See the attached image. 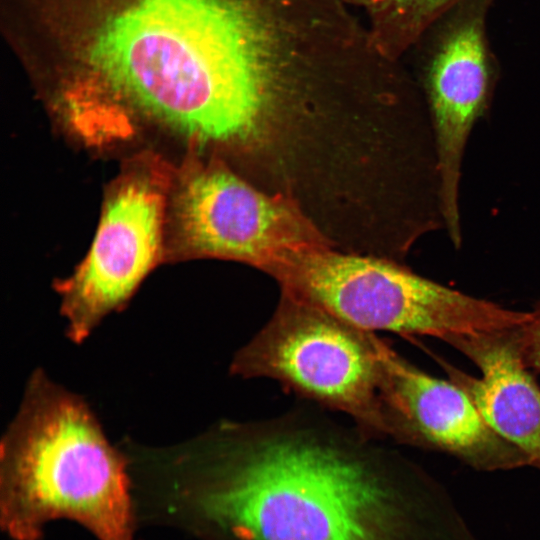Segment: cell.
Returning <instances> with one entry per match:
<instances>
[{
	"instance_id": "6da1fadb",
	"label": "cell",
	"mask_w": 540,
	"mask_h": 540,
	"mask_svg": "<svg viewBox=\"0 0 540 540\" xmlns=\"http://www.w3.org/2000/svg\"><path fill=\"white\" fill-rule=\"evenodd\" d=\"M359 427L293 409L159 451L146 523L197 540H424L417 475Z\"/></svg>"
},
{
	"instance_id": "7a4b0ae2",
	"label": "cell",
	"mask_w": 540,
	"mask_h": 540,
	"mask_svg": "<svg viewBox=\"0 0 540 540\" xmlns=\"http://www.w3.org/2000/svg\"><path fill=\"white\" fill-rule=\"evenodd\" d=\"M111 88L199 146L233 154L293 61L272 0H137L98 36Z\"/></svg>"
},
{
	"instance_id": "3957f363",
	"label": "cell",
	"mask_w": 540,
	"mask_h": 540,
	"mask_svg": "<svg viewBox=\"0 0 540 540\" xmlns=\"http://www.w3.org/2000/svg\"><path fill=\"white\" fill-rule=\"evenodd\" d=\"M59 520L97 540H135L139 524L127 455L79 396L37 370L1 442L0 526L42 540Z\"/></svg>"
},
{
	"instance_id": "277c9868",
	"label": "cell",
	"mask_w": 540,
	"mask_h": 540,
	"mask_svg": "<svg viewBox=\"0 0 540 540\" xmlns=\"http://www.w3.org/2000/svg\"><path fill=\"white\" fill-rule=\"evenodd\" d=\"M383 341L322 307L281 290L271 318L234 355L230 372L266 378L362 431L392 440L384 394Z\"/></svg>"
},
{
	"instance_id": "5b68a950",
	"label": "cell",
	"mask_w": 540,
	"mask_h": 540,
	"mask_svg": "<svg viewBox=\"0 0 540 540\" xmlns=\"http://www.w3.org/2000/svg\"><path fill=\"white\" fill-rule=\"evenodd\" d=\"M269 275L281 290L375 333L443 339L515 327L527 317L420 276L398 260L332 246L291 256Z\"/></svg>"
},
{
	"instance_id": "8992f818",
	"label": "cell",
	"mask_w": 540,
	"mask_h": 540,
	"mask_svg": "<svg viewBox=\"0 0 540 540\" xmlns=\"http://www.w3.org/2000/svg\"><path fill=\"white\" fill-rule=\"evenodd\" d=\"M175 208L189 253L239 261L267 274L291 256L332 246L293 200L257 187L220 159L189 165Z\"/></svg>"
},
{
	"instance_id": "52a82bcc",
	"label": "cell",
	"mask_w": 540,
	"mask_h": 540,
	"mask_svg": "<svg viewBox=\"0 0 540 540\" xmlns=\"http://www.w3.org/2000/svg\"><path fill=\"white\" fill-rule=\"evenodd\" d=\"M170 186L168 168L155 159L136 161L113 185L88 256L55 286L73 342L125 305L156 264Z\"/></svg>"
},
{
	"instance_id": "ba28073f",
	"label": "cell",
	"mask_w": 540,
	"mask_h": 540,
	"mask_svg": "<svg viewBox=\"0 0 540 540\" xmlns=\"http://www.w3.org/2000/svg\"><path fill=\"white\" fill-rule=\"evenodd\" d=\"M384 393L397 443L451 454L482 470L531 465L485 422L454 382L433 377L382 344Z\"/></svg>"
},
{
	"instance_id": "9c48e42d",
	"label": "cell",
	"mask_w": 540,
	"mask_h": 540,
	"mask_svg": "<svg viewBox=\"0 0 540 540\" xmlns=\"http://www.w3.org/2000/svg\"><path fill=\"white\" fill-rule=\"evenodd\" d=\"M483 16L478 8L449 29L426 77L445 230L455 248L462 242L459 187L465 149L474 125L488 107L491 91Z\"/></svg>"
},
{
	"instance_id": "30bf717a",
	"label": "cell",
	"mask_w": 540,
	"mask_h": 540,
	"mask_svg": "<svg viewBox=\"0 0 540 540\" xmlns=\"http://www.w3.org/2000/svg\"><path fill=\"white\" fill-rule=\"evenodd\" d=\"M520 326L442 339L476 365L480 378L440 363L489 427L540 468V387L523 361Z\"/></svg>"
},
{
	"instance_id": "8fae6325",
	"label": "cell",
	"mask_w": 540,
	"mask_h": 540,
	"mask_svg": "<svg viewBox=\"0 0 540 540\" xmlns=\"http://www.w3.org/2000/svg\"><path fill=\"white\" fill-rule=\"evenodd\" d=\"M362 8L379 50L395 61L439 18L466 0H341Z\"/></svg>"
},
{
	"instance_id": "7c38bea8",
	"label": "cell",
	"mask_w": 540,
	"mask_h": 540,
	"mask_svg": "<svg viewBox=\"0 0 540 540\" xmlns=\"http://www.w3.org/2000/svg\"><path fill=\"white\" fill-rule=\"evenodd\" d=\"M531 319L520 326V345L525 365L540 375V302L531 311Z\"/></svg>"
}]
</instances>
